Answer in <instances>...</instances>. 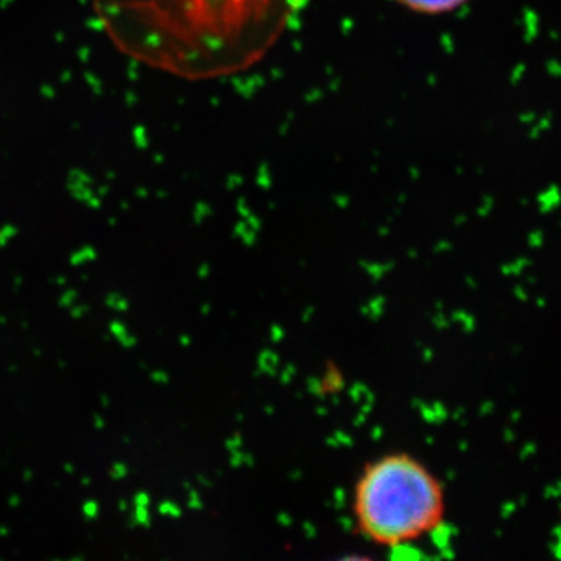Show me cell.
Segmentation results:
<instances>
[{
  "label": "cell",
  "instance_id": "cell-3",
  "mask_svg": "<svg viewBox=\"0 0 561 561\" xmlns=\"http://www.w3.org/2000/svg\"><path fill=\"white\" fill-rule=\"evenodd\" d=\"M397 2L413 13L437 16V14L453 13L470 0H397Z\"/></svg>",
  "mask_w": 561,
  "mask_h": 561
},
{
  "label": "cell",
  "instance_id": "cell-2",
  "mask_svg": "<svg viewBox=\"0 0 561 561\" xmlns=\"http://www.w3.org/2000/svg\"><path fill=\"white\" fill-rule=\"evenodd\" d=\"M442 482L411 454L370 461L354 490V518L362 537L398 549L438 529L445 516Z\"/></svg>",
  "mask_w": 561,
  "mask_h": 561
},
{
  "label": "cell",
  "instance_id": "cell-1",
  "mask_svg": "<svg viewBox=\"0 0 561 561\" xmlns=\"http://www.w3.org/2000/svg\"><path fill=\"white\" fill-rule=\"evenodd\" d=\"M306 0H99L111 36L187 80L245 72L267 57Z\"/></svg>",
  "mask_w": 561,
  "mask_h": 561
}]
</instances>
